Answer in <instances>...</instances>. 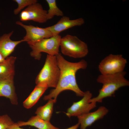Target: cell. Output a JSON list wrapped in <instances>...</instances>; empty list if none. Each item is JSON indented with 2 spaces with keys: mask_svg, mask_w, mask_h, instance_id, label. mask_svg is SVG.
I'll return each instance as SVG.
<instances>
[{
  "mask_svg": "<svg viewBox=\"0 0 129 129\" xmlns=\"http://www.w3.org/2000/svg\"><path fill=\"white\" fill-rule=\"evenodd\" d=\"M60 47L63 55L75 58L84 57L89 52L86 43L76 36L70 34L61 37Z\"/></svg>",
  "mask_w": 129,
  "mask_h": 129,
  "instance_id": "277c9868",
  "label": "cell"
},
{
  "mask_svg": "<svg viewBox=\"0 0 129 129\" xmlns=\"http://www.w3.org/2000/svg\"><path fill=\"white\" fill-rule=\"evenodd\" d=\"M60 75L56 56L47 54L44 65L35 80L36 85L42 84L55 88Z\"/></svg>",
  "mask_w": 129,
  "mask_h": 129,
  "instance_id": "3957f363",
  "label": "cell"
},
{
  "mask_svg": "<svg viewBox=\"0 0 129 129\" xmlns=\"http://www.w3.org/2000/svg\"><path fill=\"white\" fill-rule=\"evenodd\" d=\"M47 11L44 9L42 5L38 2L27 7L22 11L20 19L22 21H32L43 23L47 21Z\"/></svg>",
  "mask_w": 129,
  "mask_h": 129,
  "instance_id": "ba28073f",
  "label": "cell"
},
{
  "mask_svg": "<svg viewBox=\"0 0 129 129\" xmlns=\"http://www.w3.org/2000/svg\"><path fill=\"white\" fill-rule=\"evenodd\" d=\"M14 123L7 115L0 116V129H7Z\"/></svg>",
  "mask_w": 129,
  "mask_h": 129,
  "instance_id": "ffe728a7",
  "label": "cell"
},
{
  "mask_svg": "<svg viewBox=\"0 0 129 129\" xmlns=\"http://www.w3.org/2000/svg\"><path fill=\"white\" fill-rule=\"evenodd\" d=\"M20 127L30 125L35 127L38 129H59L53 125L50 121L43 119L37 115L32 117L27 121H20L17 123Z\"/></svg>",
  "mask_w": 129,
  "mask_h": 129,
  "instance_id": "2e32d148",
  "label": "cell"
},
{
  "mask_svg": "<svg viewBox=\"0 0 129 129\" xmlns=\"http://www.w3.org/2000/svg\"><path fill=\"white\" fill-rule=\"evenodd\" d=\"M80 125L79 123H78L75 125L65 129H77Z\"/></svg>",
  "mask_w": 129,
  "mask_h": 129,
  "instance_id": "7402d4cb",
  "label": "cell"
},
{
  "mask_svg": "<svg viewBox=\"0 0 129 129\" xmlns=\"http://www.w3.org/2000/svg\"><path fill=\"white\" fill-rule=\"evenodd\" d=\"M13 32L12 31L8 33H5L0 37V53L5 59L13 52L17 45L25 42L23 39L16 41L12 40L11 37Z\"/></svg>",
  "mask_w": 129,
  "mask_h": 129,
  "instance_id": "7c38bea8",
  "label": "cell"
},
{
  "mask_svg": "<svg viewBox=\"0 0 129 129\" xmlns=\"http://www.w3.org/2000/svg\"><path fill=\"white\" fill-rule=\"evenodd\" d=\"M92 94L89 91L84 92L82 98L80 100L73 103L67 109L66 114L69 117H78L88 113L96 107L97 103L90 102Z\"/></svg>",
  "mask_w": 129,
  "mask_h": 129,
  "instance_id": "52a82bcc",
  "label": "cell"
},
{
  "mask_svg": "<svg viewBox=\"0 0 129 129\" xmlns=\"http://www.w3.org/2000/svg\"><path fill=\"white\" fill-rule=\"evenodd\" d=\"M56 56L60 70L59 78L56 87L51 90L48 94L45 96L43 99L47 100L53 99L56 102L58 95L66 90H71L74 92L77 96L83 97L84 92L78 86L76 81V74L79 70L87 68V62L84 59L77 62H69L59 53Z\"/></svg>",
  "mask_w": 129,
  "mask_h": 129,
  "instance_id": "6da1fadb",
  "label": "cell"
},
{
  "mask_svg": "<svg viewBox=\"0 0 129 129\" xmlns=\"http://www.w3.org/2000/svg\"><path fill=\"white\" fill-rule=\"evenodd\" d=\"M127 62L122 55L111 54L101 61L98 69L102 75L115 74L124 71Z\"/></svg>",
  "mask_w": 129,
  "mask_h": 129,
  "instance_id": "8992f818",
  "label": "cell"
},
{
  "mask_svg": "<svg viewBox=\"0 0 129 129\" xmlns=\"http://www.w3.org/2000/svg\"><path fill=\"white\" fill-rule=\"evenodd\" d=\"M126 72L124 71L119 73L111 75H99L97 81L102 84L99 91V94L96 97L91 98L90 102H102L103 99L114 96L116 91L120 88L129 85V81L125 77Z\"/></svg>",
  "mask_w": 129,
  "mask_h": 129,
  "instance_id": "7a4b0ae2",
  "label": "cell"
},
{
  "mask_svg": "<svg viewBox=\"0 0 129 129\" xmlns=\"http://www.w3.org/2000/svg\"><path fill=\"white\" fill-rule=\"evenodd\" d=\"M108 112V110L105 107L101 106L94 112H90L77 117L80 129H86L96 121L102 118Z\"/></svg>",
  "mask_w": 129,
  "mask_h": 129,
  "instance_id": "8fae6325",
  "label": "cell"
},
{
  "mask_svg": "<svg viewBox=\"0 0 129 129\" xmlns=\"http://www.w3.org/2000/svg\"><path fill=\"white\" fill-rule=\"evenodd\" d=\"M46 1L49 6L47 14L48 20L52 19L55 16H64L63 12L57 6L56 0H46Z\"/></svg>",
  "mask_w": 129,
  "mask_h": 129,
  "instance_id": "ac0fdd59",
  "label": "cell"
},
{
  "mask_svg": "<svg viewBox=\"0 0 129 129\" xmlns=\"http://www.w3.org/2000/svg\"><path fill=\"white\" fill-rule=\"evenodd\" d=\"M48 88V87L44 85H36L29 96L23 102L24 107L27 109L32 107L37 102Z\"/></svg>",
  "mask_w": 129,
  "mask_h": 129,
  "instance_id": "9a60e30c",
  "label": "cell"
},
{
  "mask_svg": "<svg viewBox=\"0 0 129 129\" xmlns=\"http://www.w3.org/2000/svg\"><path fill=\"white\" fill-rule=\"evenodd\" d=\"M5 59L2 56V55L0 53V63H1L4 62L5 60Z\"/></svg>",
  "mask_w": 129,
  "mask_h": 129,
  "instance_id": "603a6c76",
  "label": "cell"
},
{
  "mask_svg": "<svg viewBox=\"0 0 129 129\" xmlns=\"http://www.w3.org/2000/svg\"><path fill=\"white\" fill-rule=\"evenodd\" d=\"M14 78L0 79V97H4L10 99L11 103L17 104L18 100L15 92Z\"/></svg>",
  "mask_w": 129,
  "mask_h": 129,
  "instance_id": "4fadbf2b",
  "label": "cell"
},
{
  "mask_svg": "<svg viewBox=\"0 0 129 129\" xmlns=\"http://www.w3.org/2000/svg\"><path fill=\"white\" fill-rule=\"evenodd\" d=\"M61 38V36L59 35L44 38L35 43H27L32 49L31 56L38 60L41 58L42 52L56 56L59 53Z\"/></svg>",
  "mask_w": 129,
  "mask_h": 129,
  "instance_id": "5b68a950",
  "label": "cell"
},
{
  "mask_svg": "<svg viewBox=\"0 0 129 129\" xmlns=\"http://www.w3.org/2000/svg\"><path fill=\"white\" fill-rule=\"evenodd\" d=\"M45 105L37 109L35 113L36 115L44 120L50 121L53 111L54 105L56 102L53 99L48 100Z\"/></svg>",
  "mask_w": 129,
  "mask_h": 129,
  "instance_id": "e0dca14e",
  "label": "cell"
},
{
  "mask_svg": "<svg viewBox=\"0 0 129 129\" xmlns=\"http://www.w3.org/2000/svg\"><path fill=\"white\" fill-rule=\"evenodd\" d=\"M18 5L17 7L15 9L13 13L15 15L18 14L24 8L38 2L37 0H14Z\"/></svg>",
  "mask_w": 129,
  "mask_h": 129,
  "instance_id": "d6986e66",
  "label": "cell"
},
{
  "mask_svg": "<svg viewBox=\"0 0 129 129\" xmlns=\"http://www.w3.org/2000/svg\"><path fill=\"white\" fill-rule=\"evenodd\" d=\"M7 129H24L20 127L17 124V123H14L13 125Z\"/></svg>",
  "mask_w": 129,
  "mask_h": 129,
  "instance_id": "44dd1931",
  "label": "cell"
},
{
  "mask_svg": "<svg viewBox=\"0 0 129 129\" xmlns=\"http://www.w3.org/2000/svg\"><path fill=\"white\" fill-rule=\"evenodd\" d=\"M0 25H1V23H0Z\"/></svg>",
  "mask_w": 129,
  "mask_h": 129,
  "instance_id": "cb8c5ba5",
  "label": "cell"
},
{
  "mask_svg": "<svg viewBox=\"0 0 129 129\" xmlns=\"http://www.w3.org/2000/svg\"><path fill=\"white\" fill-rule=\"evenodd\" d=\"M16 24L22 27L26 31L23 39L27 43L37 42L42 39L53 36L47 28L40 27L32 25H27L20 21L16 22Z\"/></svg>",
  "mask_w": 129,
  "mask_h": 129,
  "instance_id": "9c48e42d",
  "label": "cell"
},
{
  "mask_svg": "<svg viewBox=\"0 0 129 129\" xmlns=\"http://www.w3.org/2000/svg\"><path fill=\"white\" fill-rule=\"evenodd\" d=\"M16 57H8L3 62L0 63V79L14 78Z\"/></svg>",
  "mask_w": 129,
  "mask_h": 129,
  "instance_id": "5bb4252c",
  "label": "cell"
},
{
  "mask_svg": "<svg viewBox=\"0 0 129 129\" xmlns=\"http://www.w3.org/2000/svg\"><path fill=\"white\" fill-rule=\"evenodd\" d=\"M84 22V19L82 18L70 20L69 17L63 16L56 24L46 27L53 36H55L59 35L61 32L68 29L81 26Z\"/></svg>",
  "mask_w": 129,
  "mask_h": 129,
  "instance_id": "30bf717a",
  "label": "cell"
}]
</instances>
